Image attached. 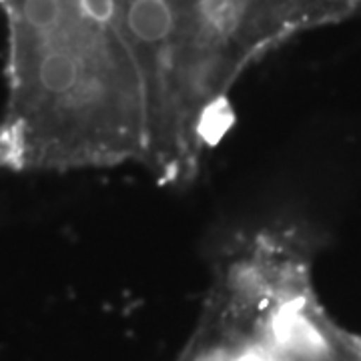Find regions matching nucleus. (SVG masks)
<instances>
[{"label":"nucleus","mask_w":361,"mask_h":361,"mask_svg":"<svg viewBox=\"0 0 361 361\" xmlns=\"http://www.w3.org/2000/svg\"><path fill=\"white\" fill-rule=\"evenodd\" d=\"M147 101L142 167L187 185L229 125L239 78L283 47L289 0H109Z\"/></svg>","instance_id":"nucleus-1"}]
</instances>
